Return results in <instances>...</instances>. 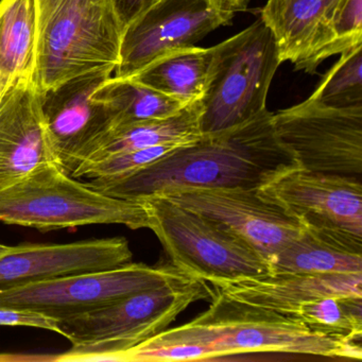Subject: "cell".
<instances>
[{"mask_svg":"<svg viewBox=\"0 0 362 362\" xmlns=\"http://www.w3.org/2000/svg\"><path fill=\"white\" fill-rule=\"evenodd\" d=\"M200 100L184 107L180 113L162 119L131 124H107L88 146L81 164L100 160L120 152L143 149L163 144L187 145L202 136Z\"/></svg>","mask_w":362,"mask_h":362,"instance_id":"obj_18","label":"cell"},{"mask_svg":"<svg viewBox=\"0 0 362 362\" xmlns=\"http://www.w3.org/2000/svg\"><path fill=\"white\" fill-rule=\"evenodd\" d=\"M180 144H163L132 151L120 152L80 165L73 173V177H88L93 183L115 181L132 175L182 147Z\"/></svg>","mask_w":362,"mask_h":362,"instance_id":"obj_24","label":"cell"},{"mask_svg":"<svg viewBox=\"0 0 362 362\" xmlns=\"http://www.w3.org/2000/svg\"><path fill=\"white\" fill-rule=\"evenodd\" d=\"M0 222L41 232L92 224L151 228L145 202L103 194L81 183L56 163L40 167L0 190Z\"/></svg>","mask_w":362,"mask_h":362,"instance_id":"obj_5","label":"cell"},{"mask_svg":"<svg viewBox=\"0 0 362 362\" xmlns=\"http://www.w3.org/2000/svg\"><path fill=\"white\" fill-rule=\"evenodd\" d=\"M211 50L200 100L202 134L234 128L267 111L269 90L281 64L274 35L262 18Z\"/></svg>","mask_w":362,"mask_h":362,"instance_id":"obj_6","label":"cell"},{"mask_svg":"<svg viewBox=\"0 0 362 362\" xmlns=\"http://www.w3.org/2000/svg\"><path fill=\"white\" fill-rule=\"evenodd\" d=\"M272 124L300 169L361 177L362 107H328L309 97L272 114Z\"/></svg>","mask_w":362,"mask_h":362,"instance_id":"obj_9","label":"cell"},{"mask_svg":"<svg viewBox=\"0 0 362 362\" xmlns=\"http://www.w3.org/2000/svg\"><path fill=\"white\" fill-rule=\"evenodd\" d=\"M158 194L230 228L269 262L304 228L298 217L259 189L190 188Z\"/></svg>","mask_w":362,"mask_h":362,"instance_id":"obj_10","label":"cell"},{"mask_svg":"<svg viewBox=\"0 0 362 362\" xmlns=\"http://www.w3.org/2000/svg\"><path fill=\"white\" fill-rule=\"evenodd\" d=\"M228 25L209 0H156L124 28L114 76L134 77L164 54L196 46Z\"/></svg>","mask_w":362,"mask_h":362,"instance_id":"obj_11","label":"cell"},{"mask_svg":"<svg viewBox=\"0 0 362 362\" xmlns=\"http://www.w3.org/2000/svg\"><path fill=\"white\" fill-rule=\"evenodd\" d=\"M192 279L171 264L128 262L107 270L61 275L0 290V307L59 317L83 313L144 290Z\"/></svg>","mask_w":362,"mask_h":362,"instance_id":"obj_8","label":"cell"},{"mask_svg":"<svg viewBox=\"0 0 362 362\" xmlns=\"http://www.w3.org/2000/svg\"><path fill=\"white\" fill-rule=\"evenodd\" d=\"M132 258L124 237L8 247L0 255V290L61 275L107 270Z\"/></svg>","mask_w":362,"mask_h":362,"instance_id":"obj_14","label":"cell"},{"mask_svg":"<svg viewBox=\"0 0 362 362\" xmlns=\"http://www.w3.org/2000/svg\"><path fill=\"white\" fill-rule=\"evenodd\" d=\"M0 326H26L60 334L58 319L30 309L0 307Z\"/></svg>","mask_w":362,"mask_h":362,"instance_id":"obj_26","label":"cell"},{"mask_svg":"<svg viewBox=\"0 0 362 362\" xmlns=\"http://www.w3.org/2000/svg\"><path fill=\"white\" fill-rule=\"evenodd\" d=\"M293 315L313 332L361 343L362 296L319 298L298 307Z\"/></svg>","mask_w":362,"mask_h":362,"instance_id":"obj_22","label":"cell"},{"mask_svg":"<svg viewBox=\"0 0 362 362\" xmlns=\"http://www.w3.org/2000/svg\"><path fill=\"white\" fill-rule=\"evenodd\" d=\"M35 10L33 80L46 96L114 76L124 33L114 0H35Z\"/></svg>","mask_w":362,"mask_h":362,"instance_id":"obj_2","label":"cell"},{"mask_svg":"<svg viewBox=\"0 0 362 362\" xmlns=\"http://www.w3.org/2000/svg\"><path fill=\"white\" fill-rule=\"evenodd\" d=\"M339 1L284 0L270 16L260 18L274 35L281 63L313 74L326 59L342 54L334 31Z\"/></svg>","mask_w":362,"mask_h":362,"instance_id":"obj_15","label":"cell"},{"mask_svg":"<svg viewBox=\"0 0 362 362\" xmlns=\"http://www.w3.org/2000/svg\"><path fill=\"white\" fill-rule=\"evenodd\" d=\"M283 1L284 0H268L264 9H262L260 18H266V16H270Z\"/></svg>","mask_w":362,"mask_h":362,"instance_id":"obj_29","label":"cell"},{"mask_svg":"<svg viewBox=\"0 0 362 362\" xmlns=\"http://www.w3.org/2000/svg\"><path fill=\"white\" fill-rule=\"evenodd\" d=\"M272 274L362 273V236L349 230L304 226L270 260Z\"/></svg>","mask_w":362,"mask_h":362,"instance_id":"obj_17","label":"cell"},{"mask_svg":"<svg viewBox=\"0 0 362 362\" xmlns=\"http://www.w3.org/2000/svg\"><path fill=\"white\" fill-rule=\"evenodd\" d=\"M211 54V47L182 48L164 54L132 78L183 105H192L204 94Z\"/></svg>","mask_w":362,"mask_h":362,"instance_id":"obj_20","label":"cell"},{"mask_svg":"<svg viewBox=\"0 0 362 362\" xmlns=\"http://www.w3.org/2000/svg\"><path fill=\"white\" fill-rule=\"evenodd\" d=\"M216 11L228 23L232 24L233 18L239 12L247 10L249 0H209Z\"/></svg>","mask_w":362,"mask_h":362,"instance_id":"obj_28","label":"cell"},{"mask_svg":"<svg viewBox=\"0 0 362 362\" xmlns=\"http://www.w3.org/2000/svg\"><path fill=\"white\" fill-rule=\"evenodd\" d=\"M310 97L328 107H362V44L340 54Z\"/></svg>","mask_w":362,"mask_h":362,"instance_id":"obj_23","label":"cell"},{"mask_svg":"<svg viewBox=\"0 0 362 362\" xmlns=\"http://www.w3.org/2000/svg\"><path fill=\"white\" fill-rule=\"evenodd\" d=\"M211 300V306L202 315L179 327L167 328L144 343L202 345L213 358L247 353L362 358L361 343L313 332L291 313L235 300L215 287Z\"/></svg>","mask_w":362,"mask_h":362,"instance_id":"obj_3","label":"cell"},{"mask_svg":"<svg viewBox=\"0 0 362 362\" xmlns=\"http://www.w3.org/2000/svg\"><path fill=\"white\" fill-rule=\"evenodd\" d=\"M334 31L343 52L362 44V0H340L334 18Z\"/></svg>","mask_w":362,"mask_h":362,"instance_id":"obj_25","label":"cell"},{"mask_svg":"<svg viewBox=\"0 0 362 362\" xmlns=\"http://www.w3.org/2000/svg\"><path fill=\"white\" fill-rule=\"evenodd\" d=\"M8 247H9V245H1V243H0V255L8 249Z\"/></svg>","mask_w":362,"mask_h":362,"instance_id":"obj_30","label":"cell"},{"mask_svg":"<svg viewBox=\"0 0 362 362\" xmlns=\"http://www.w3.org/2000/svg\"><path fill=\"white\" fill-rule=\"evenodd\" d=\"M156 0H114L124 28Z\"/></svg>","mask_w":362,"mask_h":362,"instance_id":"obj_27","label":"cell"},{"mask_svg":"<svg viewBox=\"0 0 362 362\" xmlns=\"http://www.w3.org/2000/svg\"><path fill=\"white\" fill-rule=\"evenodd\" d=\"M259 192L304 226L339 228L362 236L360 177L296 168L259 188Z\"/></svg>","mask_w":362,"mask_h":362,"instance_id":"obj_12","label":"cell"},{"mask_svg":"<svg viewBox=\"0 0 362 362\" xmlns=\"http://www.w3.org/2000/svg\"><path fill=\"white\" fill-rule=\"evenodd\" d=\"M35 0H0V94L33 78Z\"/></svg>","mask_w":362,"mask_h":362,"instance_id":"obj_21","label":"cell"},{"mask_svg":"<svg viewBox=\"0 0 362 362\" xmlns=\"http://www.w3.org/2000/svg\"><path fill=\"white\" fill-rule=\"evenodd\" d=\"M46 97L33 78L0 94V190L56 163Z\"/></svg>","mask_w":362,"mask_h":362,"instance_id":"obj_13","label":"cell"},{"mask_svg":"<svg viewBox=\"0 0 362 362\" xmlns=\"http://www.w3.org/2000/svg\"><path fill=\"white\" fill-rule=\"evenodd\" d=\"M230 298L293 315L298 307L329 296H362V273H286L215 286Z\"/></svg>","mask_w":362,"mask_h":362,"instance_id":"obj_16","label":"cell"},{"mask_svg":"<svg viewBox=\"0 0 362 362\" xmlns=\"http://www.w3.org/2000/svg\"><path fill=\"white\" fill-rule=\"evenodd\" d=\"M296 168V156L277 139L267 110L234 128L203 134L122 179L88 184L115 198L137 200L190 188L259 189Z\"/></svg>","mask_w":362,"mask_h":362,"instance_id":"obj_1","label":"cell"},{"mask_svg":"<svg viewBox=\"0 0 362 362\" xmlns=\"http://www.w3.org/2000/svg\"><path fill=\"white\" fill-rule=\"evenodd\" d=\"M86 101L103 113L107 124L162 119L187 107L133 78L115 76L95 83Z\"/></svg>","mask_w":362,"mask_h":362,"instance_id":"obj_19","label":"cell"},{"mask_svg":"<svg viewBox=\"0 0 362 362\" xmlns=\"http://www.w3.org/2000/svg\"><path fill=\"white\" fill-rule=\"evenodd\" d=\"M173 266L213 286L272 274L270 262L222 224L160 194L141 198ZM139 200V199H137Z\"/></svg>","mask_w":362,"mask_h":362,"instance_id":"obj_7","label":"cell"},{"mask_svg":"<svg viewBox=\"0 0 362 362\" xmlns=\"http://www.w3.org/2000/svg\"><path fill=\"white\" fill-rule=\"evenodd\" d=\"M201 279L167 284L58 319L71 347L59 361H118L120 356L153 338L192 303L213 296Z\"/></svg>","mask_w":362,"mask_h":362,"instance_id":"obj_4","label":"cell"}]
</instances>
